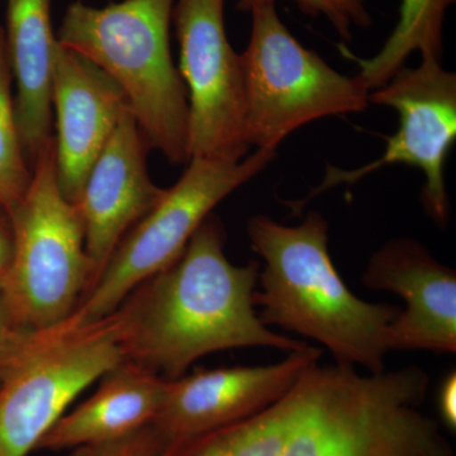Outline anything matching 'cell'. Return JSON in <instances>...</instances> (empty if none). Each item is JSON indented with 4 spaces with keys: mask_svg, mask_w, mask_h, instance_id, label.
Here are the masks:
<instances>
[{
    "mask_svg": "<svg viewBox=\"0 0 456 456\" xmlns=\"http://www.w3.org/2000/svg\"><path fill=\"white\" fill-rule=\"evenodd\" d=\"M224 242V226L209 216L178 260L113 312L125 360L174 380L217 351L269 347L289 354L308 346L261 322L254 303L260 263L235 265Z\"/></svg>",
    "mask_w": 456,
    "mask_h": 456,
    "instance_id": "obj_1",
    "label": "cell"
},
{
    "mask_svg": "<svg viewBox=\"0 0 456 456\" xmlns=\"http://www.w3.org/2000/svg\"><path fill=\"white\" fill-rule=\"evenodd\" d=\"M329 222L311 211L298 226L265 215L248 222L251 248L263 260L255 307L265 326H278L325 346L338 364L386 370L387 330L401 308L362 301L336 270L329 251Z\"/></svg>",
    "mask_w": 456,
    "mask_h": 456,
    "instance_id": "obj_2",
    "label": "cell"
},
{
    "mask_svg": "<svg viewBox=\"0 0 456 456\" xmlns=\"http://www.w3.org/2000/svg\"><path fill=\"white\" fill-rule=\"evenodd\" d=\"M299 408L281 456H454L439 422L419 407L424 369L360 375L353 365H312L297 382Z\"/></svg>",
    "mask_w": 456,
    "mask_h": 456,
    "instance_id": "obj_3",
    "label": "cell"
},
{
    "mask_svg": "<svg viewBox=\"0 0 456 456\" xmlns=\"http://www.w3.org/2000/svg\"><path fill=\"white\" fill-rule=\"evenodd\" d=\"M175 0H122L97 8L71 3L57 41L116 82L147 145L173 164L188 163L189 102L170 51Z\"/></svg>",
    "mask_w": 456,
    "mask_h": 456,
    "instance_id": "obj_4",
    "label": "cell"
},
{
    "mask_svg": "<svg viewBox=\"0 0 456 456\" xmlns=\"http://www.w3.org/2000/svg\"><path fill=\"white\" fill-rule=\"evenodd\" d=\"M123 362L113 314L20 332L0 359V456H28L71 402Z\"/></svg>",
    "mask_w": 456,
    "mask_h": 456,
    "instance_id": "obj_5",
    "label": "cell"
},
{
    "mask_svg": "<svg viewBox=\"0 0 456 456\" xmlns=\"http://www.w3.org/2000/svg\"><path fill=\"white\" fill-rule=\"evenodd\" d=\"M13 231L11 269L0 293L20 329L65 322L90 285L80 213L57 180L55 137L38 156L23 200L8 212Z\"/></svg>",
    "mask_w": 456,
    "mask_h": 456,
    "instance_id": "obj_6",
    "label": "cell"
},
{
    "mask_svg": "<svg viewBox=\"0 0 456 456\" xmlns=\"http://www.w3.org/2000/svg\"><path fill=\"white\" fill-rule=\"evenodd\" d=\"M250 13V41L241 55L248 146L275 152L307 123L367 110L370 89L362 77L342 75L305 49L279 17L275 3Z\"/></svg>",
    "mask_w": 456,
    "mask_h": 456,
    "instance_id": "obj_7",
    "label": "cell"
},
{
    "mask_svg": "<svg viewBox=\"0 0 456 456\" xmlns=\"http://www.w3.org/2000/svg\"><path fill=\"white\" fill-rule=\"evenodd\" d=\"M274 156L256 150L248 159H189L175 185L123 237L97 283L62 323L86 326L110 316L132 290L175 263L213 209Z\"/></svg>",
    "mask_w": 456,
    "mask_h": 456,
    "instance_id": "obj_8",
    "label": "cell"
},
{
    "mask_svg": "<svg viewBox=\"0 0 456 456\" xmlns=\"http://www.w3.org/2000/svg\"><path fill=\"white\" fill-rule=\"evenodd\" d=\"M369 103L397 110L398 130L387 140L384 154L358 169L327 165L325 178L307 197L285 202L294 215L310 200L338 185L355 184L389 165L403 164L424 171L421 202L426 215L440 228L449 222L445 163L456 140V75L443 61L422 59L417 68H403L382 88L369 95Z\"/></svg>",
    "mask_w": 456,
    "mask_h": 456,
    "instance_id": "obj_9",
    "label": "cell"
},
{
    "mask_svg": "<svg viewBox=\"0 0 456 456\" xmlns=\"http://www.w3.org/2000/svg\"><path fill=\"white\" fill-rule=\"evenodd\" d=\"M224 5V0L174 4L191 158L244 159L248 150L244 62L228 41Z\"/></svg>",
    "mask_w": 456,
    "mask_h": 456,
    "instance_id": "obj_10",
    "label": "cell"
},
{
    "mask_svg": "<svg viewBox=\"0 0 456 456\" xmlns=\"http://www.w3.org/2000/svg\"><path fill=\"white\" fill-rule=\"evenodd\" d=\"M322 353L308 345L275 364L197 370L167 380L151 425L170 443L257 415L283 398Z\"/></svg>",
    "mask_w": 456,
    "mask_h": 456,
    "instance_id": "obj_11",
    "label": "cell"
},
{
    "mask_svg": "<svg viewBox=\"0 0 456 456\" xmlns=\"http://www.w3.org/2000/svg\"><path fill=\"white\" fill-rule=\"evenodd\" d=\"M362 283L406 303L387 330L389 351L456 353V273L421 242L393 239L371 254Z\"/></svg>",
    "mask_w": 456,
    "mask_h": 456,
    "instance_id": "obj_12",
    "label": "cell"
},
{
    "mask_svg": "<svg viewBox=\"0 0 456 456\" xmlns=\"http://www.w3.org/2000/svg\"><path fill=\"white\" fill-rule=\"evenodd\" d=\"M149 149L127 108L90 169L82 194L75 203L83 221L92 273L88 292L97 283L123 237L164 196L165 189L154 184L147 170Z\"/></svg>",
    "mask_w": 456,
    "mask_h": 456,
    "instance_id": "obj_13",
    "label": "cell"
},
{
    "mask_svg": "<svg viewBox=\"0 0 456 456\" xmlns=\"http://www.w3.org/2000/svg\"><path fill=\"white\" fill-rule=\"evenodd\" d=\"M55 110L57 180L77 203L90 169L112 136L127 101L102 69L57 41L51 77Z\"/></svg>",
    "mask_w": 456,
    "mask_h": 456,
    "instance_id": "obj_14",
    "label": "cell"
},
{
    "mask_svg": "<svg viewBox=\"0 0 456 456\" xmlns=\"http://www.w3.org/2000/svg\"><path fill=\"white\" fill-rule=\"evenodd\" d=\"M167 380L132 362L101 378L97 391L64 413L42 437L37 449L61 452L128 436L154 422Z\"/></svg>",
    "mask_w": 456,
    "mask_h": 456,
    "instance_id": "obj_15",
    "label": "cell"
},
{
    "mask_svg": "<svg viewBox=\"0 0 456 456\" xmlns=\"http://www.w3.org/2000/svg\"><path fill=\"white\" fill-rule=\"evenodd\" d=\"M4 33L17 86L18 132L32 170L53 140L51 77L57 37L51 25V0H7Z\"/></svg>",
    "mask_w": 456,
    "mask_h": 456,
    "instance_id": "obj_16",
    "label": "cell"
},
{
    "mask_svg": "<svg viewBox=\"0 0 456 456\" xmlns=\"http://www.w3.org/2000/svg\"><path fill=\"white\" fill-rule=\"evenodd\" d=\"M455 2L401 0L398 23L377 55L362 59L342 44L338 45V51L345 59L359 66V75L369 89L382 88L412 53H419L422 59L443 61L444 22L446 12Z\"/></svg>",
    "mask_w": 456,
    "mask_h": 456,
    "instance_id": "obj_17",
    "label": "cell"
},
{
    "mask_svg": "<svg viewBox=\"0 0 456 456\" xmlns=\"http://www.w3.org/2000/svg\"><path fill=\"white\" fill-rule=\"evenodd\" d=\"M297 383L263 412L204 434L167 443L160 456H281L299 408Z\"/></svg>",
    "mask_w": 456,
    "mask_h": 456,
    "instance_id": "obj_18",
    "label": "cell"
},
{
    "mask_svg": "<svg viewBox=\"0 0 456 456\" xmlns=\"http://www.w3.org/2000/svg\"><path fill=\"white\" fill-rule=\"evenodd\" d=\"M12 80L4 28L0 26V208L7 213L23 200L32 180L18 132Z\"/></svg>",
    "mask_w": 456,
    "mask_h": 456,
    "instance_id": "obj_19",
    "label": "cell"
},
{
    "mask_svg": "<svg viewBox=\"0 0 456 456\" xmlns=\"http://www.w3.org/2000/svg\"><path fill=\"white\" fill-rule=\"evenodd\" d=\"M302 12L310 16H323L334 26L336 32L345 41L353 37V27L368 28L371 26V16L369 13L365 0H293ZM275 3V0H240L237 9L250 12L259 5Z\"/></svg>",
    "mask_w": 456,
    "mask_h": 456,
    "instance_id": "obj_20",
    "label": "cell"
},
{
    "mask_svg": "<svg viewBox=\"0 0 456 456\" xmlns=\"http://www.w3.org/2000/svg\"><path fill=\"white\" fill-rule=\"evenodd\" d=\"M165 445L164 437L149 425L119 440L70 450L66 456H160Z\"/></svg>",
    "mask_w": 456,
    "mask_h": 456,
    "instance_id": "obj_21",
    "label": "cell"
},
{
    "mask_svg": "<svg viewBox=\"0 0 456 456\" xmlns=\"http://www.w3.org/2000/svg\"><path fill=\"white\" fill-rule=\"evenodd\" d=\"M437 408L443 424L449 430L455 431L456 428V373L450 371L443 383L440 384L437 393Z\"/></svg>",
    "mask_w": 456,
    "mask_h": 456,
    "instance_id": "obj_22",
    "label": "cell"
},
{
    "mask_svg": "<svg viewBox=\"0 0 456 456\" xmlns=\"http://www.w3.org/2000/svg\"><path fill=\"white\" fill-rule=\"evenodd\" d=\"M14 240L8 213L0 215V288L7 278L13 259Z\"/></svg>",
    "mask_w": 456,
    "mask_h": 456,
    "instance_id": "obj_23",
    "label": "cell"
},
{
    "mask_svg": "<svg viewBox=\"0 0 456 456\" xmlns=\"http://www.w3.org/2000/svg\"><path fill=\"white\" fill-rule=\"evenodd\" d=\"M22 331L25 330L17 326L4 297L0 293V359L4 356Z\"/></svg>",
    "mask_w": 456,
    "mask_h": 456,
    "instance_id": "obj_24",
    "label": "cell"
}]
</instances>
